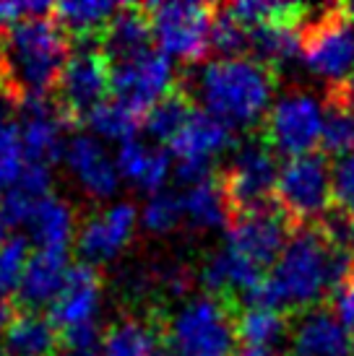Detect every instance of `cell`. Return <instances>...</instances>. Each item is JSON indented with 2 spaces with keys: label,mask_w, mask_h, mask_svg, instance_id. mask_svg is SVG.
Instances as JSON below:
<instances>
[{
  "label": "cell",
  "mask_w": 354,
  "mask_h": 356,
  "mask_svg": "<svg viewBox=\"0 0 354 356\" xmlns=\"http://www.w3.org/2000/svg\"><path fill=\"white\" fill-rule=\"evenodd\" d=\"M133 232H136V208L130 203H118L102 213L88 216L76 237L81 263L91 268L109 263L128 245Z\"/></svg>",
  "instance_id": "15"
},
{
  "label": "cell",
  "mask_w": 354,
  "mask_h": 356,
  "mask_svg": "<svg viewBox=\"0 0 354 356\" xmlns=\"http://www.w3.org/2000/svg\"><path fill=\"white\" fill-rule=\"evenodd\" d=\"M68 252L37 250L26 263L21 286L16 291V307L26 312H40L42 307H52L68 281Z\"/></svg>",
  "instance_id": "18"
},
{
  "label": "cell",
  "mask_w": 354,
  "mask_h": 356,
  "mask_svg": "<svg viewBox=\"0 0 354 356\" xmlns=\"http://www.w3.org/2000/svg\"><path fill=\"white\" fill-rule=\"evenodd\" d=\"M6 224H3V218H0V245H3V242H6Z\"/></svg>",
  "instance_id": "42"
},
{
  "label": "cell",
  "mask_w": 354,
  "mask_h": 356,
  "mask_svg": "<svg viewBox=\"0 0 354 356\" xmlns=\"http://www.w3.org/2000/svg\"><path fill=\"white\" fill-rule=\"evenodd\" d=\"M263 140L286 159L313 154L323 136V104L307 91H289L258 125Z\"/></svg>",
  "instance_id": "9"
},
{
  "label": "cell",
  "mask_w": 354,
  "mask_h": 356,
  "mask_svg": "<svg viewBox=\"0 0 354 356\" xmlns=\"http://www.w3.org/2000/svg\"><path fill=\"white\" fill-rule=\"evenodd\" d=\"M284 356H354V341L328 305L292 315Z\"/></svg>",
  "instance_id": "14"
},
{
  "label": "cell",
  "mask_w": 354,
  "mask_h": 356,
  "mask_svg": "<svg viewBox=\"0 0 354 356\" xmlns=\"http://www.w3.org/2000/svg\"><path fill=\"white\" fill-rule=\"evenodd\" d=\"M339 8H341V13H344L346 19L354 24V0H352V3H339Z\"/></svg>",
  "instance_id": "40"
},
{
  "label": "cell",
  "mask_w": 354,
  "mask_h": 356,
  "mask_svg": "<svg viewBox=\"0 0 354 356\" xmlns=\"http://www.w3.org/2000/svg\"><path fill=\"white\" fill-rule=\"evenodd\" d=\"M183 206H185V216L187 221L196 229H217V227H229V206H226V198L222 188H219L217 172L214 177L198 182L187 190V195L183 198Z\"/></svg>",
  "instance_id": "27"
},
{
  "label": "cell",
  "mask_w": 354,
  "mask_h": 356,
  "mask_svg": "<svg viewBox=\"0 0 354 356\" xmlns=\"http://www.w3.org/2000/svg\"><path fill=\"white\" fill-rule=\"evenodd\" d=\"M196 109L198 107H196V102H193V97H190V94L180 86V81H177V89L169 91L164 99L157 102V104L144 115V128H146V133L151 138L167 140L169 143L180 130L185 128V122L193 118Z\"/></svg>",
  "instance_id": "28"
},
{
  "label": "cell",
  "mask_w": 354,
  "mask_h": 356,
  "mask_svg": "<svg viewBox=\"0 0 354 356\" xmlns=\"http://www.w3.org/2000/svg\"><path fill=\"white\" fill-rule=\"evenodd\" d=\"M60 348V330L49 323V317L26 309L16 312L13 323L0 338L3 356H58Z\"/></svg>",
  "instance_id": "22"
},
{
  "label": "cell",
  "mask_w": 354,
  "mask_h": 356,
  "mask_svg": "<svg viewBox=\"0 0 354 356\" xmlns=\"http://www.w3.org/2000/svg\"><path fill=\"white\" fill-rule=\"evenodd\" d=\"M237 356H279L274 351H266V348H243Z\"/></svg>",
  "instance_id": "39"
},
{
  "label": "cell",
  "mask_w": 354,
  "mask_h": 356,
  "mask_svg": "<svg viewBox=\"0 0 354 356\" xmlns=\"http://www.w3.org/2000/svg\"><path fill=\"white\" fill-rule=\"evenodd\" d=\"M300 58L328 86L354 79V24L339 6H325L300 31Z\"/></svg>",
  "instance_id": "7"
},
{
  "label": "cell",
  "mask_w": 354,
  "mask_h": 356,
  "mask_svg": "<svg viewBox=\"0 0 354 356\" xmlns=\"http://www.w3.org/2000/svg\"><path fill=\"white\" fill-rule=\"evenodd\" d=\"M274 200L295 229L323 221L334 211V167L323 151L286 159L276 179Z\"/></svg>",
  "instance_id": "5"
},
{
  "label": "cell",
  "mask_w": 354,
  "mask_h": 356,
  "mask_svg": "<svg viewBox=\"0 0 354 356\" xmlns=\"http://www.w3.org/2000/svg\"><path fill=\"white\" fill-rule=\"evenodd\" d=\"M292 234H295V224L286 218V213L274 200L271 206L232 218L226 227L224 248L261 273L266 270L271 273V268L282 257Z\"/></svg>",
  "instance_id": "11"
},
{
  "label": "cell",
  "mask_w": 354,
  "mask_h": 356,
  "mask_svg": "<svg viewBox=\"0 0 354 356\" xmlns=\"http://www.w3.org/2000/svg\"><path fill=\"white\" fill-rule=\"evenodd\" d=\"M154 40L164 55L196 65L211 55V26L217 6L208 3H146Z\"/></svg>",
  "instance_id": "8"
},
{
  "label": "cell",
  "mask_w": 354,
  "mask_h": 356,
  "mask_svg": "<svg viewBox=\"0 0 354 356\" xmlns=\"http://www.w3.org/2000/svg\"><path fill=\"white\" fill-rule=\"evenodd\" d=\"M247 50L250 29H245L224 6H217L211 26V52H217V58H245Z\"/></svg>",
  "instance_id": "31"
},
{
  "label": "cell",
  "mask_w": 354,
  "mask_h": 356,
  "mask_svg": "<svg viewBox=\"0 0 354 356\" xmlns=\"http://www.w3.org/2000/svg\"><path fill=\"white\" fill-rule=\"evenodd\" d=\"M16 312H19L16 302H10L8 297H0V338H3V333H6V330H8V325L13 323Z\"/></svg>",
  "instance_id": "38"
},
{
  "label": "cell",
  "mask_w": 354,
  "mask_h": 356,
  "mask_svg": "<svg viewBox=\"0 0 354 356\" xmlns=\"http://www.w3.org/2000/svg\"><path fill=\"white\" fill-rule=\"evenodd\" d=\"M183 216H185L183 198H177L172 193H157L144 208V227L151 234H167L183 221Z\"/></svg>",
  "instance_id": "34"
},
{
  "label": "cell",
  "mask_w": 354,
  "mask_h": 356,
  "mask_svg": "<svg viewBox=\"0 0 354 356\" xmlns=\"http://www.w3.org/2000/svg\"><path fill=\"white\" fill-rule=\"evenodd\" d=\"M49 167L26 164L19 182L0 198V218L6 227H21L31 224V218L42 206V200L49 198Z\"/></svg>",
  "instance_id": "23"
},
{
  "label": "cell",
  "mask_w": 354,
  "mask_h": 356,
  "mask_svg": "<svg viewBox=\"0 0 354 356\" xmlns=\"http://www.w3.org/2000/svg\"><path fill=\"white\" fill-rule=\"evenodd\" d=\"M118 10V3H109V0H102V3L81 0V3H58V6H52V16L66 29L70 40H79L86 47H99L109 21Z\"/></svg>",
  "instance_id": "24"
},
{
  "label": "cell",
  "mask_w": 354,
  "mask_h": 356,
  "mask_svg": "<svg viewBox=\"0 0 354 356\" xmlns=\"http://www.w3.org/2000/svg\"><path fill=\"white\" fill-rule=\"evenodd\" d=\"M325 102H334L339 107L354 109V79L341 86H325Z\"/></svg>",
  "instance_id": "37"
},
{
  "label": "cell",
  "mask_w": 354,
  "mask_h": 356,
  "mask_svg": "<svg viewBox=\"0 0 354 356\" xmlns=\"http://www.w3.org/2000/svg\"><path fill=\"white\" fill-rule=\"evenodd\" d=\"M279 83V70L256 58H214L196 76L180 81V86L201 102L211 118L229 128H253L268 115L271 97Z\"/></svg>",
  "instance_id": "3"
},
{
  "label": "cell",
  "mask_w": 354,
  "mask_h": 356,
  "mask_svg": "<svg viewBox=\"0 0 354 356\" xmlns=\"http://www.w3.org/2000/svg\"><path fill=\"white\" fill-rule=\"evenodd\" d=\"M21 143H24V156L26 164H40L52 167L60 156H66L63 146V130L70 125L66 122L63 112L52 99L26 102L21 104Z\"/></svg>",
  "instance_id": "16"
},
{
  "label": "cell",
  "mask_w": 354,
  "mask_h": 356,
  "mask_svg": "<svg viewBox=\"0 0 354 356\" xmlns=\"http://www.w3.org/2000/svg\"><path fill=\"white\" fill-rule=\"evenodd\" d=\"M151 40H154V29H151L146 6L128 3V6H120V10L112 16L99 50L107 55L112 65H120L151 50Z\"/></svg>",
  "instance_id": "20"
},
{
  "label": "cell",
  "mask_w": 354,
  "mask_h": 356,
  "mask_svg": "<svg viewBox=\"0 0 354 356\" xmlns=\"http://www.w3.org/2000/svg\"><path fill=\"white\" fill-rule=\"evenodd\" d=\"M84 125L99 133V136H105V138H115L120 143H125V140H133L138 128L144 125V115L125 107L118 99H107L88 112Z\"/></svg>",
  "instance_id": "29"
},
{
  "label": "cell",
  "mask_w": 354,
  "mask_h": 356,
  "mask_svg": "<svg viewBox=\"0 0 354 356\" xmlns=\"http://www.w3.org/2000/svg\"><path fill=\"white\" fill-rule=\"evenodd\" d=\"M70 55V37L55 16L21 21L0 34V89L19 107L52 99Z\"/></svg>",
  "instance_id": "2"
},
{
  "label": "cell",
  "mask_w": 354,
  "mask_h": 356,
  "mask_svg": "<svg viewBox=\"0 0 354 356\" xmlns=\"http://www.w3.org/2000/svg\"><path fill=\"white\" fill-rule=\"evenodd\" d=\"M24 167L26 156L21 143V128L16 122H8L0 128V198L19 182Z\"/></svg>",
  "instance_id": "32"
},
{
  "label": "cell",
  "mask_w": 354,
  "mask_h": 356,
  "mask_svg": "<svg viewBox=\"0 0 354 356\" xmlns=\"http://www.w3.org/2000/svg\"><path fill=\"white\" fill-rule=\"evenodd\" d=\"M29 239L16 234L0 245V297H8L19 291L26 263H29Z\"/></svg>",
  "instance_id": "33"
},
{
  "label": "cell",
  "mask_w": 354,
  "mask_h": 356,
  "mask_svg": "<svg viewBox=\"0 0 354 356\" xmlns=\"http://www.w3.org/2000/svg\"><path fill=\"white\" fill-rule=\"evenodd\" d=\"M321 151L325 156H344L354 151V109L323 99V136Z\"/></svg>",
  "instance_id": "30"
},
{
  "label": "cell",
  "mask_w": 354,
  "mask_h": 356,
  "mask_svg": "<svg viewBox=\"0 0 354 356\" xmlns=\"http://www.w3.org/2000/svg\"><path fill=\"white\" fill-rule=\"evenodd\" d=\"M107 94H112V63L99 47H84L70 55L52 102L70 128H79L91 109L107 102Z\"/></svg>",
  "instance_id": "10"
},
{
  "label": "cell",
  "mask_w": 354,
  "mask_h": 356,
  "mask_svg": "<svg viewBox=\"0 0 354 356\" xmlns=\"http://www.w3.org/2000/svg\"><path fill=\"white\" fill-rule=\"evenodd\" d=\"M276 151L263 140V136L253 130L250 138L237 146L229 164L217 172L219 188L224 193L229 216H243L274 203L276 179H279Z\"/></svg>",
  "instance_id": "6"
},
{
  "label": "cell",
  "mask_w": 354,
  "mask_h": 356,
  "mask_svg": "<svg viewBox=\"0 0 354 356\" xmlns=\"http://www.w3.org/2000/svg\"><path fill=\"white\" fill-rule=\"evenodd\" d=\"M349 252L354 255V218H349Z\"/></svg>",
  "instance_id": "41"
},
{
  "label": "cell",
  "mask_w": 354,
  "mask_h": 356,
  "mask_svg": "<svg viewBox=\"0 0 354 356\" xmlns=\"http://www.w3.org/2000/svg\"><path fill=\"white\" fill-rule=\"evenodd\" d=\"M99 299H102V273L97 268L79 263L70 266L68 281L55 299V305L49 307V323L63 330H70L76 325H86V323H97Z\"/></svg>",
  "instance_id": "17"
},
{
  "label": "cell",
  "mask_w": 354,
  "mask_h": 356,
  "mask_svg": "<svg viewBox=\"0 0 354 356\" xmlns=\"http://www.w3.org/2000/svg\"><path fill=\"white\" fill-rule=\"evenodd\" d=\"M148 159H151V149H144L136 138L125 140L118 151V169L125 175V177H130L133 182H138L141 175H144V169H146Z\"/></svg>",
  "instance_id": "36"
},
{
  "label": "cell",
  "mask_w": 354,
  "mask_h": 356,
  "mask_svg": "<svg viewBox=\"0 0 354 356\" xmlns=\"http://www.w3.org/2000/svg\"><path fill=\"white\" fill-rule=\"evenodd\" d=\"M354 270V255L328 232L323 221L295 229L271 273L258 284L240 309L268 307L282 312H302L331 305L336 289Z\"/></svg>",
  "instance_id": "1"
},
{
  "label": "cell",
  "mask_w": 354,
  "mask_h": 356,
  "mask_svg": "<svg viewBox=\"0 0 354 356\" xmlns=\"http://www.w3.org/2000/svg\"><path fill=\"white\" fill-rule=\"evenodd\" d=\"M235 309L214 297L187 302L175 317H164V351L169 356H235Z\"/></svg>",
  "instance_id": "4"
},
{
  "label": "cell",
  "mask_w": 354,
  "mask_h": 356,
  "mask_svg": "<svg viewBox=\"0 0 354 356\" xmlns=\"http://www.w3.org/2000/svg\"><path fill=\"white\" fill-rule=\"evenodd\" d=\"M63 159L88 195L102 200L118 190V164L107 156V151L99 146L97 138L84 133L73 136L66 146Z\"/></svg>",
  "instance_id": "21"
},
{
  "label": "cell",
  "mask_w": 354,
  "mask_h": 356,
  "mask_svg": "<svg viewBox=\"0 0 354 356\" xmlns=\"http://www.w3.org/2000/svg\"><path fill=\"white\" fill-rule=\"evenodd\" d=\"M73 211L66 200L49 195L42 200L37 213L31 218V239L40 245V250H63L68 252V242L73 237Z\"/></svg>",
  "instance_id": "26"
},
{
  "label": "cell",
  "mask_w": 354,
  "mask_h": 356,
  "mask_svg": "<svg viewBox=\"0 0 354 356\" xmlns=\"http://www.w3.org/2000/svg\"><path fill=\"white\" fill-rule=\"evenodd\" d=\"M0 356H3V354H0Z\"/></svg>",
  "instance_id": "43"
},
{
  "label": "cell",
  "mask_w": 354,
  "mask_h": 356,
  "mask_svg": "<svg viewBox=\"0 0 354 356\" xmlns=\"http://www.w3.org/2000/svg\"><path fill=\"white\" fill-rule=\"evenodd\" d=\"M334 208L354 218V151L334 164Z\"/></svg>",
  "instance_id": "35"
},
{
  "label": "cell",
  "mask_w": 354,
  "mask_h": 356,
  "mask_svg": "<svg viewBox=\"0 0 354 356\" xmlns=\"http://www.w3.org/2000/svg\"><path fill=\"white\" fill-rule=\"evenodd\" d=\"M177 89L172 60L159 50H148L138 58L112 65V99L146 115L157 102Z\"/></svg>",
  "instance_id": "13"
},
{
  "label": "cell",
  "mask_w": 354,
  "mask_h": 356,
  "mask_svg": "<svg viewBox=\"0 0 354 356\" xmlns=\"http://www.w3.org/2000/svg\"><path fill=\"white\" fill-rule=\"evenodd\" d=\"M292 315L282 309H268V307H247L235 312L237 341L245 348H271L286 343L289 338Z\"/></svg>",
  "instance_id": "25"
},
{
  "label": "cell",
  "mask_w": 354,
  "mask_h": 356,
  "mask_svg": "<svg viewBox=\"0 0 354 356\" xmlns=\"http://www.w3.org/2000/svg\"><path fill=\"white\" fill-rule=\"evenodd\" d=\"M232 146V130L222 120L196 109L185 128L169 140V154L177 159V179L185 185H198L214 177L211 161Z\"/></svg>",
  "instance_id": "12"
},
{
  "label": "cell",
  "mask_w": 354,
  "mask_h": 356,
  "mask_svg": "<svg viewBox=\"0 0 354 356\" xmlns=\"http://www.w3.org/2000/svg\"><path fill=\"white\" fill-rule=\"evenodd\" d=\"M164 354V312L118 317L102 333V356H162Z\"/></svg>",
  "instance_id": "19"
}]
</instances>
